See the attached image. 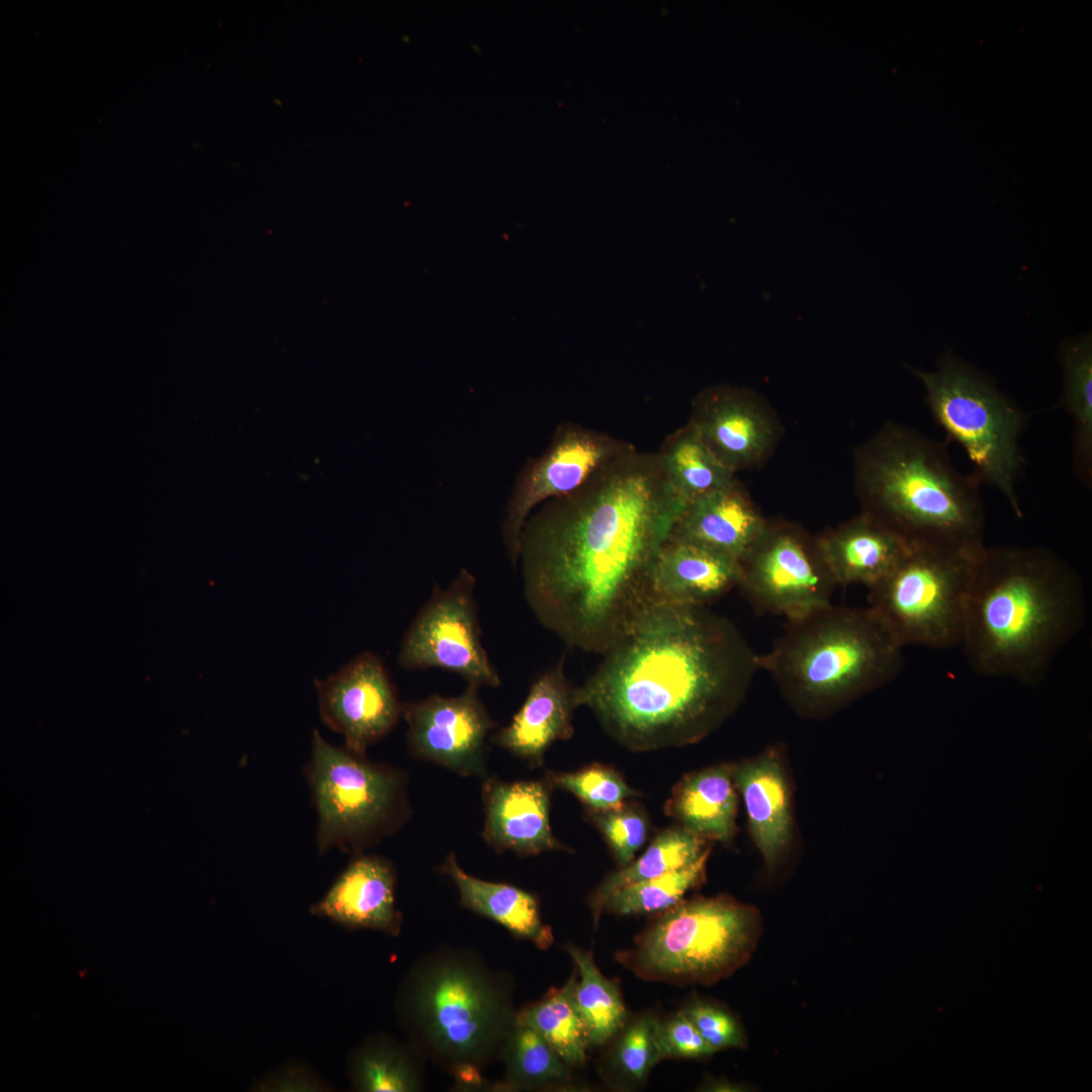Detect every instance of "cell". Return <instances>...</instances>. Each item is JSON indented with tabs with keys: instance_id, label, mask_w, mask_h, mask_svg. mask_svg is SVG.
<instances>
[{
	"instance_id": "8d00e7d4",
	"label": "cell",
	"mask_w": 1092,
	"mask_h": 1092,
	"mask_svg": "<svg viewBox=\"0 0 1092 1092\" xmlns=\"http://www.w3.org/2000/svg\"><path fill=\"white\" fill-rule=\"evenodd\" d=\"M681 1010L715 1052L744 1046L745 1038L738 1022L724 1008L698 1000Z\"/></svg>"
},
{
	"instance_id": "d6986e66",
	"label": "cell",
	"mask_w": 1092,
	"mask_h": 1092,
	"mask_svg": "<svg viewBox=\"0 0 1092 1092\" xmlns=\"http://www.w3.org/2000/svg\"><path fill=\"white\" fill-rule=\"evenodd\" d=\"M733 778L746 809L751 838L772 873L793 837L792 797L779 746L734 764Z\"/></svg>"
},
{
	"instance_id": "8992f818",
	"label": "cell",
	"mask_w": 1092,
	"mask_h": 1092,
	"mask_svg": "<svg viewBox=\"0 0 1092 1092\" xmlns=\"http://www.w3.org/2000/svg\"><path fill=\"white\" fill-rule=\"evenodd\" d=\"M902 647L869 608L830 604L788 621L760 669L802 717H827L902 670Z\"/></svg>"
},
{
	"instance_id": "836d02e7",
	"label": "cell",
	"mask_w": 1092,
	"mask_h": 1092,
	"mask_svg": "<svg viewBox=\"0 0 1092 1092\" xmlns=\"http://www.w3.org/2000/svg\"><path fill=\"white\" fill-rule=\"evenodd\" d=\"M709 854L710 851L688 867L618 890L606 901L604 910L617 915H636L673 907L688 891L704 881Z\"/></svg>"
},
{
	"instance_id": "e0dca14e",
	"label": "cell",
	"mask_w": 1092,
	"mask_h": 1092,
	"mask_svg": "<svg viewBox=\"0 0 1092 1092\" xmlns=\"http://www.w3.org/2000/svg\"><path fill=\"white\" fill-rule=\"evenodd\" d=\"M482 837L494 850L520 855L568 850L551 830L548 784L489 778L482 784Z\"/></svg>"
},
{
	"instance_id": "9c48e42d",
	"label": "cell",
	"mask_w": 1092,
	"mask_h": 1092,
	"mask_svg": "<svg viewBox=\"0 0 1092 1092\" xmlns=\"http://www.w3.org/2000/svg\"><path fill=\"white\" fill-rule=\"evenodd\" d=\"M303 774L316 813L318 854H354L400 829L411 814L404 772L327 741L317 729Z\"/></svg>"
},
{
	"instance_id": "5bb4252c",
	"label": "cell",
	"mask_w": 1092,
	"mask_h": 1092,
	"mask_svg": "<svg viewBox=\"0 0 1092 1092\" xmlns=\"http://www.w3.org/2000/svg\"><path fill=\"white\" fill-rule=\"evenodd\" d=\"M314 688L322 722L344 738V746L366 755L402 717V706L381 658L364 651Z\"/></svg>"
},
{
	"instance_id": "e575fe53",
	"label": "cell",
	"mask_w": 1092,
	"mask_h": 1092,
	"mask_svg": "<svg viewBox=\"0 0 1092 1092\" xmlns=\"http://www.w3.org/2000/svg\"><path fill=\"white\" fill-rule=\"evenodd\" d=\"M547 782L571 793L593 812L617 809L637 796L617 771L601 764L573 772H549Z\"/></svg>"
},
{
	"instance_id": "30bf717a",
	"label": "cell",
	"mask_w": 1092,
	"mask_h": 1092,
	"mask_svg": "<svg viewBox=\"0 0 1092 1092\" xmlns=\"http://www.w3.org/2000/svg\"><path fill=\"white\" fill-rule=\"evenodd\" d=\"M973 558L910 545L893 570L869 589V608L902 647H956L962 641Z\"/></svg>"
},
{
	"instance_id": "52a82bcc",
	"label": "cell",
	"mask_w": 1092,
	"mask_h": 1092,
	"mask_svg": "<svg viewBox=\"0 0 1092 1092\" xmlns=\"http://www.w3.org/2000/svg\"><path fill=\"white\" fill-rule=\"evenodd\" d=\"M760 932L754 906L696 897L665 910L616 960L645 981L711 985L748 962Z\"/></svg>"
},
{
	"instance_id": "4dcf8cb0",
	"label": "cell",
	"mask_w": 1092,
	"mask_h": 1092,
	"mask_svg": "<svg viewBox=\"0 0 1092 1092\" xmlns=\"http://www.w3.org/2000/svg\"><path fill=\"white\" fill-rule=\"evenodd\" d=\"M565 950L579 975L573 987V999L585 1027L588 1046L605 1044L627 1022L620 991L597 968L592 951L573 944H567Z\"/></svg>"
},
{
	"instance_id": "ffe728a7",
	"label": "cell",
	"mask_w": 1092,
	"mask_h": 1092,
	"mask_svg": "<svg viewBox=\"0 0 1092 1092\" xmlns=\"http://www.w3.org/2000/svg\"><path fill=\"white\" fill-rule=\"evenodd\" d=\"M575 708L574 688L565 675L562 656L532 682L522 707L491 741L531 766L541 765L555 741L572 737Z\"/></svg>"
},
{
	"instance_id": "4316f807",
	"label": "cell",
	"mask_w": 1092,
	"mask_h": 1092,
	"mask_svg": "<svg viewBox=\"0 0 1092 1092\" xmlns=\"http://www.w3.org/2000/svg\"><path fill=\"white\" fill-rule=\"evenodd\" d=\"M656 455L668 482L686 502L736 480L735 473L719 461L690 422L667 435Z\"/></svg>"
},
{
	"instance_id": "d6a6232c",
	"label": "cell",
	"mask_w": 1092,
	"mask_h": 1092,
	"mask_svg": "<svg viewBox=\"0 0 1092 1092\" xmlns=\"http://www.w3.org/2000/svg\"><path fill=\"white\" fill-rule=\"evenodd\" d=\"M658 1021L654 1014L644 1013L627 1021L617 1033L604 1072L612 1085L622 1089L638 1087L662 1060L657 1040Z\"/></svg>"
},
{
	"instance_id": "3957f363",
	"label": "cell",
	"mask_w": 1092,
	"mask_h": 1092,
	"mask_svg": "<svg viewBox=\"0 0 1092 1092\" xmlns=\"http://www.w3.org/2000/svg\"><path fill=\"white\" fill-rule=\"evenodd\" d=\"M1085 612L1081 577L1055 551L985 545L971 561L960 645L974 672L1035 685Z\"/></svg>"
},
{
	"instance_id": "1f68e13d",
	"label": "cell",
	"mask_w": 1092,
	"mask_h": 1092,
	"mask_svg": "<svg viewBox=\"0 0 1092 1092\" xmlns=\"http://www.w3.org/2000/svg\"><path fill=\"white\" fill-rule=\"evenodd\" d=\"M577 971L561 988L551 989L541 1000L518 1011L516 1017V1021L540 1033L570 1068L584 1064L588 1048L573 999Z\"/></svg>"
},
{
	"instance_id": "8fae6325",
	"label": "cell",
	"mask_w": 1092,
	"mask_h": 1092,
	"mask_svg": "<svg viewBox=\"0 0 1092 1092\" xmlns=\"http://www.w3.org/2000/svg\"><path fill=\"white\" fill-rule=\"evenodd\" d=\"M835 583L817 536L786 521H767L739 561L737 586L760 614L788 621L832 604Z\"/></svg>"
},
{
	"instance_id": "cb8c5ba5",
	"label": "cell",
	"mask_w": 1092,
	"mask_h": 1092,
	"mask_svg": "<svg viewBox=\"0 0 1092 1092\" xmlns=\"http://www.w3.org/2000/svg\"><path fill=\"white\" fill-rule=\"evenodd\" d=\"M734 764H716L682 778L666 803V813L686 830L709 841L729 843L737 826Z\"/></svg>"
},
{
	"instance_id": "83f0119b",
	"label": "cell",
	"mask_w": 1092,
	"mask_h": 1092,
	"mask_svg": "<svg viewBox=\"0 0 1092 1092\" xmlns=\"http://www.w3.org/2000/svg\"><path fill=\"white\" fill-rule=\"evenodd\" d=\"M504 1078L495 1091L560 1090L571 1087L570 1067L532 1027L516 1021L504 1044Z\"/></svg>"
},
{
	"instance_id": "484cf974",
	"label": "cell",
	"mask_w": 1092,
	"mask_h": 1092,
	"mask_svg": "<svg viewBox=\"0 0 1092 1092\" xmlns=\"http://www.w3.org/2000/svg\"><path fill=\"white\" fill-rule=\"evenodd\" d=\"M1063 393L1059 401L1072 421V470L1081 483L1092 484V340L1085 335L1060 348Z\"/></svg>"
},
{
	"instance_id": "4fadbf2b",
	"label": "cell",
	"mask_w": 1092,
	"mask_h": 1092,
	"mask_svg": "<svg viewBox=\"0 0 1092 1092\" xmlns=\"http://www.w3.org/2000/svg\"><path fill=\"white\" fill-rule=\"evenodd\" d=\"M636 449L633 444L579 424L557 427L545 452L523 468L503 523V539L513 566L519 562L524 525L547 499L567 495L614 459Z\"/></svg>"
},
{
	"instance_id": "277c9868",
	"label": "cell",
	"mask_w": 1092,
	"mask_h": 1092,
	"mask_svg": "<svg viewBox=\"0 0 1092 1092\" xmlns=\"http://www.w3.org/2000/svg\"><path fill=\"white\" fill-rule=\"evenodd\" d=\"M861 513L903 538L975 557L985 546L981 482L960 472L945 443L885 424L854 452Z\"/></svg>"
},
{
	"instance_id": "f546056e",
	"label": "cell",
	"mask_w": 1092,
	"mask_h": 1092,
	"mask_svg": "<svg viewBox=\"0 0 1092 1092\" xmlns=\"http://www.w3.org/2000/svg\"><path fill=\"white\" fill-rule=\"evenodd\" d=\"M709 843L680 826L659 833L638 859L610 875L599 886L592 900L595 920L598 922L606 901L615 892L694 863L711 850Z\"/></svg>"
},
{
	"instance_id": "f1b7e54d",
	"label": "cell",
	"mask_w": 1092,
	"mask_h": 1092,
	"mask_svg": "<svg viewBox=\"0 0 1092 1092\" xmlns=\"http://www.w3.org/2000/svg\"><path fill=\"white\" fill-rule=\"evenodd\" d=\"M422 1055L386 1037L365 1041L350 1057L353 1087L362 1092H416L423 1087Z\"/></svg>"
},
{
	"instance_id": "ac0fdd59",
	"label": "cell",
	"mask_w": 1092,
	"mask_h": 1092,
	"mask_svg": "<svg viewBox=\"0 0 1092 1092\" xmlns=\"http://www.w3.org/2000/svg\"><path fill=\"white\" fill-rule=\"evenodd\" d=\"M395 888L396 873L387 858L357 853L309 911L346 928L397 935L402 917Z\"/></svg>"
},
{
	"instance_id": "603a6c76",
	"label": "cell",
	"mask_w": 1092,
	"mask_h": 1092,
	"mask_svg": "<svg viewBox=\"0 0 1092 1092\" xmlns=\"http://www.w3.org/2000/svg\"><path fill=\"white\" fill-rule=\"evenodd\" d=\"M817 541L837 585L861 584L869 589L893 570L910 547L863 513L818 535Z\"/></svg>"
},
{
	"instance_id": "7402d4cb",
	"label": "cell",
	"mask_w": 1092,
	"mask_h": 1092,
	"mask_svg": "<svg viewBox=\"0 0 1092 1092\" xmlns=\"http://www.w3.org/2000/svg\"><path fill=\"white\" fill-rule=\"evenodd\" d=\"M739 580V562L706 546L667 538L651 578L653 602L706 606Z\"/></svg>"
},
{
	"instance_id": "d4e9b609",
	"label": "cell",
	"mask_w": 1092,
	"mask_h": 1092,
	"mask_svg": "<svg viewBox=\"0 0 1092 1092\" xmlns=\"http://www.w3.org/2000/svg\"><path fill=\"white\" fill-rule=\"evenodd\" d=\"M440 870L456 886L463 907L498 923L518 937L530 940L540 949L546 950L552 945V930L543 923L538 901L531 893L467 874L453 852Z\"/></svg>"
},
{
	"instance_id": "44dd1931",
	"label": "cell",
	"mask_w": 1092,
	"mask_h": 1092,
	"mask_svg": "<svg viewBox=\"0 0 1092 1092\" xmlns=\"http://www.w3.org/2000/svg\"><path fill=\"white\" fill-rule=\"evenodd\" d=\"M767 521L736 479L724 488L688 502L668 537L706 546L739 562Z\"/></svg>"
},
{
	"instance_id": "6da1fadb",
	"label": "cell",
	"mask_w": 1092,
	"mask_h": 1092,
	"mask_svg": "<svg viewBox=\"0 0 1092 1092\" xmlns=\"http://www.w3.org/2000/svg\"><path fill=\"white\" fill-rule=\"evenodd\" d=\"M687 503L656 453L634 449L531 514L519 562L539 623L569 647L603 654L653 603L655 562Z\"/></svg>"
},
{
	"instance_id": "7a4b0ae2",
	"label": "cell",
	"mask_w": 1092,
	"mask_h": 1092,
	"mask_svg": "<svg viewBox=\"0 0 1092 1092\" xmlns=\"http://www.w3.org/2000/svg\"><path fill=\"white\" fill-rule=\"evenodd\" d=\"M574 688L623 747L650 751L696 743L743 701L760 669L726 617L706 606L651 603Z\"/></svg>"
},
{
	"instance_id": "5b68a950",
	"label": "cell",
	"mask_w": 1092,
	"mask_h": 1092,
	"mask_svg": "<svg viewBox=\"0 0 1092 1092\" xmlns=\"http://www.w3.org/2000/svg\"><path fill=\"white\" fill-rule=\"evenodd\" d=\"M396 1006L411 1044L452 1074L500 1058L518 1013L510 977L476 952L454 948L418 960Z\"/></svg>"
},
{
	"instance_id": "f35d334b",
	"label": "cell",
	"mask_w": 1092,
	"mask_h": 1092,
	"mask_svg": "<svg viewBox=\"0 0 1092 1092\" xmlns=\"http://www.w3.org/2000/svg\"><path fill=\"white\" fill-rule=\"evenodd\" d=\"M320 1083L298 1067L286 1068L260 1086L262 1090L270 1091H311L320 1090Z\"/></svg>"
},
{
	"instance_id": "2e32d148",
	"label": "cell",
	"mask_w": 1092,
	"mask_h": 1092,
	"mask_svg": "<svg viewBox=\"0 0 1092 1092\" xmlns=\"http://www.w3.org/2000/svg\"><path fill=\"white\" fill-rule=\"evenodd\" d=\"M689 422L733 473L758 465L779 438V422L769 405L744 387L703 389L693 400Z\"/></svg>"
},
{
	"instance_id": "ba28073f",
	"label": "cell",
	"mask_w": 1092,
	"mask_h": 1092,
	"mask_svg": "<svg viewBox=\"0 0 1092 1092\" xmlns=\"http://www.w3.org/2000/svg\"><path fill=\"white\" fill-rule=\"evenodd\" d=\"M922 382L933 421L973 463V475L1002 493L1022 516L1017 483L1024 467L1020 440L1027 415L990 378L951 352L934 371L912 368Z\"/></svg>"
},
{
	"instance_id": "7c38bea8",
	"label": "cell",
	"mask_w": 1092,
	"mask_h": 1092,
	"mask_svg": "<svg viewBox=\"0 0 1092 1092\" xmlns=\"http://www.w3.org/2000/svg\"><path fill=\"white\" fill-rule=\"evenodd\" d=\"M475 584L465 568L447 587L435 584L403 635L397 656L402 668H441L477 688L502 685L481 644Z\"/></svg>"
},
{
	"instance_id": "9a60e30c",
	"label": "cell",
	"mask_w": 1092,
	"mask_h": 1092,
	"mask_svg": "<svg viewBox=\"0 0 1092 1092\" xmlns=\"http://www.w3.org/2000/svg\"><path fill=\"white\" fill-rule=\"evenodd\" d=\"M478 688L467 685L455 697L432 695L402 706L412 756L463 777L484 778L485 739L494 728Z\"/></svg>"
},
{
	"instance_id": "d590c367",
	"label": "cell",
	"mask_w": 1092,
	"mask_h": 1092,
	"mask_svg": "<svg viewBox=\"0 0 1092 1092\" xmlns=\"http://www.w3.org/2000/svg\"><path fill=\"white\" fill-rule=\"evenodd\" d=\"M590 818L605 836L617 860L623 867L631 863L647 836L645 814L635 806L624 804L609 811H590Z\"/></svg>"
},
{
	"instance_id": "74e56055",
	"label": "cell",
	"mask_w": 1092,
	"mask_h": 1092,
	"mask_svg": "<svg viewBox=\"0 0 1092 1092\" xmlns=\"http://www.w3.org/2000/svg\"><path fill=\"white\" fill-rule=\"evenodd\" d=\"M657 1040L662 1060L697 1059L716 1053L682 1010L658 1021Z\"/></svg>"
}]
</instances>
